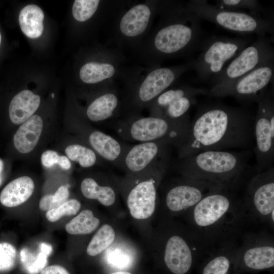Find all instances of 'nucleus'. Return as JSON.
<instances>
[{"label":"nucleus","mask_w":274,"mask_h":274,"mask_svg":"<svg viewBox=\"0 0 274 274\" xmlns=\"http://www.w3.org/2000/svg\"><path fill=\"white\" fill-rule=\"evenodd\" d=\"M159 19L132 51L146 68L161 66L168 59L183 57L198 49L202 41L201 19L186 2L161 1Z\"/></svg>","instance_id":"f257e3e1"},{"label":"nucleus","mask_w":274,"mask_h":274,"mask_svg":"<svg viewBox=\"0 0 274 274\" xmlns=\"http://www.w3.org/2000/svg\"><path fill=\"white\" fill-rule=\"evenodd\" d=\"M254 118L243 108L222 103L198 108L184 143L177 149L178 158L207 151L249 149L254 142Z\"/></svg>","instance_id":"f03ea898"},{"label":"nucleus","mask_w":274,"mask_h":274,"mask_svg":"<svg viewBox=\"0 0 274 274\" xmlns=\"http://www.w3.org/2000/svg\"><path fill=\"white\" fill-rule=\"evenodd\" d=\"M193 64L192 60L169 66L126 67L120 80L123 87L121 89L122 112L120 118L141 115L157 96L192 69Z\"/></svg>","instance_id":"7ed1b4c3"},{"label":"nucleus","mask_w":274,"mask_h":274,"mask_svg":"<svg viewBox=\"0 0 274 274\" xmlns=\"http://www.w3.org/2000/svg\"><path fill=\"white\" fill-rule=\"evenodd\" d=\"M190 118L172 120L149 115L121 118L109 123L124 141L140 143L164 142L177 149L185 141Z\"/></svg>","instance_id":"20e7f679"},{"label":"nucleus","mask_w":274,"mask_h":274,"mask_svg":"<svg viewBox=\"0 0 274 274\" xmlns=\"http://www.w3.org/2000/svg\"><path fill=\"white\" fill-rule=\"evenodd\" d=\"M248 150L207 151L179 159L176 165L185 176L226 182L249 169Z\"/></svg>","instance_id":"39448f33"},{"label":"nucleus","mask_w":274,"mask_h":274,"mask_svg":"<svg viewBox=\"0 0 274 274\" xmlns=\"http://www.w3.org/2000/svg\"><path fill=\"white\" fill-rule=\"evenodd\" d=\"M160 2L128 1L111 20L110 41L114 47L123 51L135 48L151 29L159 13Z\"/></svg>","instance_id":"423d86ee"},{"label":"nucleus","mask_w":274,"mask_h":274,"mask_svg":"<svg viewBox=\"0 0 274 274\" xmlns=\"http://www.w3.org/2000/svg\"><path fill=\"white\" fill-rule=\"evenodd\" d=\"M186 3L201 20L208 21L227 30L244 35L256 34L259 37L273 34L274 24L271 17L221 8L206 0H191Z\"/></svg>","instance_id":"0eeeda50"},{"label":"nucleus","mask_w":274,"mask_h":274,"mask_svg":"<svg viewBox=\"0 0 274 274\" xmlns=\"http://www.w3.org/2000/svg\"><path fill=\"white\" fill-rule=\"evenodd\" d=\"M248 39L212 36L202 40L193 70L199 81L211 83L247 46Z\"/></svg>","instance_id":"6e6552de"},{"label":"nucleus","mask_w":274,"mask_h":274,"mask_svg":"<svg viewBox=\"0 0 274 274\" xmlns=\"http://www.w3.org/2000/svg\"><path fill=\"white\" fill-rule=\"evenodd\" d=\"M169 165V155L160 158L143 172L132 175L133 186L128 191L127 204L131 215L145 219L153 213L156 203L157 183Z\"/></svg>","instance_id":"1a4fd4ad"},{"label":"nucleus","mask_w":274,"mask_h":274,"mask_svg":"<svg viewBox=\"0 0 274 274\" xmlns=\"http://www.w3.org/2000/svg\"><path fill=\"white\" fill-rule=\"evenodd\" d=\"M255 169L260 172L272 166L274 161V89H268L258 102L254 118Z\"/></svg>","instance_id":"9d476101"},{"label":"nucleus","mask_w":274,"mask_h":274,"mask_svg":"<svg viewBox=\"0 0 274 274\" xmlns=\"http://www.w3.org/2000/svg\"><path fill=\"white\" fill-rule=\"evenodd\" d=\"M274 60V49L271 41L265 36L259 37L247 46L227 66L212 83L209 91L227 85L258 67Z\"/></svg>","instance_id":"9b49d317"},{"label":"nucleus","mask_w":274,"mask_h":274,"mask_svg":"<svg viewBox=\"0 0 274 274\" xmlns=\"http://www.w3.org/2000/svg\"><path fill=\"white\" fill-rule=\"evenodd\" d=\"M173 86L151 104L148 108L150 115L172 120L190 118L189 111L197 102V97L208 95L206 88L186 85Z\"/></svg>","instance_id":"f8f14e48"},{"label":"nucleus","mask_w":274,"mask_h":274,"mask_svg":"<svg viewBox=\"0 0 274 274\" xmlns=\"http://www.w3.org/2000/svg\"><path fill=\"white\" fill-rule=\"evenodd\" d=\"M274 60L252 71L237 80L218 89L209 91V96L234 97L238 100L258 102L273 83Z\"/></svg>","instance_id":"ddd939ff"},{"label":"nucleus","mask_w":274,"mask_h":274,"mask_svg":"<svg viewBox=\"0 0 274 274\" xmlns=\"http://www.w3.org/2000/svg\"><path fill=\"white\" fill-rule=\"evenodd\" d=\"M170 145L164 142H143L127 146L120 167L129 175L139 174L157 160L169 155Z\"/></svg>","instance_id":"4468645a"},{"label":"nucleus","mask_w":274,"mask_h":274,"mask_svg":"<svg viewBox=\"0 0 274 274\" xmlns=\"http://www.w3.org/2000/svg\"><path fill=\"white\" fill-rule=\"evenodd\" d=\"M114 83L99 89L98 93L86 109V115L91 122L108 121L120 118L122 112V90Z\"/></svg>","instance_id":"2eb2a0df"},{"label":"nucleus","mask_w":274,"mask_h":274,"mask_svg":"<svg viewBox=\"0 0 274 274\" xmlns=\"http://www.w3.org/2000/svg\"><path fill=\"white\" fill-rule=\"evenodd\" d=\"M230 201L227 196L221 194H213L202 198L194 211V217L200 226L210 225L219 220L227 211Z\"/></svg>","instance_id":"dca6fc26"},{"label":"nucleus","mask_w":274,"mask_h":274,"mask_svg":"<svg viewBox=\"0 0 274 274\" xmlns=\"http://www.w3.org/2000/svg\"><path fill=\"white\" fill-rule=\"evenodd\" d=\"M164 261L168 269L175 274H184L192 263L191 251L180 236H173L168 241L165 250Z\"/></svg>","instance_id":"f3484780"},{"label":"nucleus","mask_w":274,"mask_h":274,"mask_svg":"<svg viewBox=\"0 0 274 274\" xmlns=\"http://www.w3.org/2000/svg\"><path fill=\"white\" fill-rule=\"evenodd\" d=\"M43 127L42 119L37 115L32 116L21 124L13 137L16 149L23 154L30 152L39 142Z\"/></svg>","instance_id":"a211bd4d"},{"label":"nucleus","mask_w":274,"mask_h":274,"mask_svg":"<svg viewBox=\"0 0 274 274\" xmlns=\"http://www.w3.org/2000/svg\"><path fill=\"white\" fill-rule=\"evenodd\" d=\"M39 95L29 90H23L11 100L9 108V117L15 124H21L30 118L39 108Z\"/></svg>","instance_id":"6ab92c4d"},{"label":"nucleus","mask_w":274,"mask_h":274,"mask_svg":"<svg viewBox=\"0 0 274 274\" xmlns=\"http://www.w3.org/2000/svg\"><path fill=\"white\" fill-rule=\"evenodd\" d=\"M34 183L28 176L18 178L8 183L0 194V202L5 207L12 208L25 202L32 195Z\"/></svg>","instance_id":"aec40b11"},{"label":"nucleus","mask_w":274,"mask_h":274,"mask_svg":"<svg viewBox=\"0 0 274 274\" xmlns=\"http://www.w3.org/2000/svg\"><path fill=\"white\" fill-rule=\"evenodd\" d=\"M203 191L198 186L180 185L172 188L167 193L165 201L168 208L179 211L196 204L203 198Z\"/></svg>","instance_id":"412c9836"},{"label":"nucleus","mask_w":274,"mask_h":274,"mask_svg":"<svg viewBox=\"0 0 274 274\" xmlns=\"http://www.w3.org/2000/svg\"><path fill=\"white\" fill-rule=\"evenodd\" d=\"M44 14L36 5H28L20 11L18 21L22 32L27 37L36 39L43 32Z\"/></svg>","instance_id":"4be33fe9"},{"label":"nucleus","mask_w":274,"mask_h":274,"mask_svg":"<svg viewBox=\"0 0 274 274\" xmlns=\"http://www.w3.org/2000/svg\"><path fill=\"white\" fill-rule=\"evenodd\" d=\"M81 191L86 198L97 200L105 206H110L116 199L114 188L109 185H101L92 178H86L80 185Z\"/></svg>","instance_id":"5701e85b"},{"label":"nucleus","mask_w":274,"mask_h":274,"mask_svg":"<svg viewBox=\"0 0 274 274\" xmlns=\"http://www.w3.org/2000/svg\"><path fill=\"white\" fill-rule=\"evenodd\" d=\"M246 265L254 269H263L274 265V248L272 247H260L249 249L245 254Z\"/></svg>","instance_id":"b1692460"},{"label":"nucleus","mask_w":274,"mask_h":274,"mask_svg":"<svg viewBox=\"0 0 274 274\" xmlns=\"http://www.w3.org/2000/svg\"><path fill=\"white\" fill-rule=\"evenodd\" d=\"M99 223V219L94 216L91 211L85 210L67 222L65 228L72 234H88L95 230Z\"/></svg>","instance_id":"393cba45"},{"label":"nucleus","mask_w":274,"mask_h":274,"mask_svg":"<svg viewBox=\"0 0 274 274\" xmlns=\"http://www.w3.org/2000/svg\"><path fill=\"white\" fill-rule=\"evenodd\" d=\"M253 200L257 210L263 215L269 214L274 210V183L263 182L255 189Z\"/></svg>","instance_id":"a878e982"},{"label":"nucleus","mask_w":274,"mask_h":274,"mask_svg":"<svg viewBox=\"0 0 274 274\" xmlns=\"http://www.w3.org/2000/svg\"><path fill=\"white\" fill-rule=\"evenodd\" d=\"M65 153L69 159L77 162L84 168L93 166L99 159H102L91 147L81 144L68 145L65 149Z\"/></svg>","instance_id":"bb28decb"},{"label":"nucleus","mask_w":274,"mask_h":274,"mask_svg":"<svg viewBox=\"0 0 274 274\" xmlns=\"http://www.w3.org/2000/svg\"><path fill=\"white\" fill-rule=\"evenodd\" d=\"M115 233L108 224L103 225L92 238L87 248V253L95 256L107 249L113 242Z\"/></svg>","instance_id":"cd10ccee"},{"label":"nucleus","mask_w":274,"mask_h":274,"mask_svg":"<svg viewBox=\"0 0 274 274\" xmlns=\"http://www.w3.org/2000/svg\"><path fill=\"white\" fill-rule=\"evenodd\" d=\"M99 0H76L72 6L74 18L79 22H84L92 18L106 4Z\"/></svg>","instance_id":"c85d7f7f"},{"label":"nucleus","mask_w":274,"mask_h":274,"mask_svg":"<svg viewBox=\"0 0 274 274\" xmlns=\"http://www.w3.org/2000/svg\"><path fill=\"white\" fill-rule=\"evenodd\" d=\"M216 5L226 9L248 10L253 15L265 17L263 14L265 13V10L260 2L256 0H218L216 1Z\"/></svg>","instance_id":"c756f323"},{"label":"nucleus","mask_w":274,"mask_h":274,"mask_svg":"<svg viewBox=\"0 0 274 274\" xmlns=\"http://www.w3.org/2000/svg\"><path fill=\"white\" fill-rule=\"evenodd\" d=\"M106 258L108 264L118 269H127L133 262V256L128 251L120 248L108 250Z\"/></svg>","instance_id":"7c9ffc66"},{"label":"nucleus","mask_w":274,"mask_h":274,"mask_svg":"<svg viewBox=\"0 0 274 274\" xmlns=\"http://www.w3.org/2000/svg\"><path fill=\"white\" fill-rule=\"evenodd\" d=\"M69 191L65 186H61L53 195L43 196L39 202L42 211H49L57 208L66 202L69 197Z\"/></svg>","instance_id":"2f4dec72"},{"label":"nucleus","mask_w":274,"mask_h":274,"mask_svg":"<svg viewBox=\"0 0 274 274\" xmlns=\"http://www.w3.org/2000/svg\"><path fill=\"white\" fill-rule=\"evenodd\" d=\"M80 208V201L75 199H72L67 200L57 208L48 211L46 214V217L49 221L54 222L64 216L76 215Z\"/></svg>","instance_id":"473e14b6"},{"label":"nucleus","mask_w":274,"mask_h":274,"mask_svg":"<svg viewBox=\"0 0 274 274\" xmlns=\"http://www.w3.org/2000/svg\"><path fill=\"white\" fill-rule=\"evenodd\" d=\"M17 251L8 243H0V271L11 270L16 262Z\"/></svg>","instance_id":"72a5a7b5"},{"label":"nucleus","mask_w":274,"mask_h":274,"mask_svg":"<svg viewBox=\"0 0 274 274\" xmlns=\"http://www.w3.org/2000/svg\"><path fill=\"white\" fill-rule=\"evenodd\" d=\"M42 164L47 167H50L57 164L62 168L68 170L71 168L72 164L69 159L65 156H60L53 150H47L43 153L41 156Z\"/></svg>","instance_id":"f704fd0d"},{"label":"nucleus","mask_w":274,"mask_h":274,"mask_svg":"<svg viewBox=\"0 0 274 274\" xmlns=\"http://www.w3.org/2000/svg\"><path fill=\"white\" fill-rule=\"evenodd\" d=\"M48 256L41 250L39 253L36 254V253L30 252L28 249L24 248L20 253L21 261L23 262L26 261L28 262H30V266L32 268L35 267L36 271L42 270L44 268L47 262Z\"/></svg>","instance_id":"c9c22d12"},{"label":"nucleus","mask_w":274,"mask_h":274,"mask_svg":"<svg viewBox=\"0 0 274 274\" xmlns=\"http://www.w3.org/2000/svg\"><path fill=\"white\" fill-rule=\"evenodd\" d=\"M229 265L227 258L225 256L217 257L206 265L202 274H226Z\"/></svg>","instance_id":"e433bc0d"},{"label":"nucleus","mask_w":274,"mask_h":274,"mask_svg":"<svg viewBox=\"0 0 274 274\" xmlns=\"http://www.w3.org/2000/svg\"><path fill=\"white\" fill-rule=\"evenodd\" d=\"M40 274H70V273L62 266L51 265L44 268Z\"/></svg>","instance_id":"4c0bfd02"},{"label":"nucleus","mask_w":274,"mask_h":274,"mask_svg":"<svg viewBox=\"0 0 274 274\" xmlns=\"http://www.w3.org/2000/svg\"><path fill=\"white\" fill-rule=\"evenodd\" d=\"M3 166H4V164H3V162L2 161V160H1L0 159V185H1V183H2V180H1V174L3 170Z\"/></svg>","instance_id":"58836bf2"},{"label":"nucleus","mask_w":274,"mask_h":274,"mask_svg":"<svg viewBox=\"0 0 274 274\" xmlns=\"http://www.w3.org/2000/svg\"><path fill=\"white\" fill-rule=\"evenodd\" d=\"M110 274H131V273L129 272L121 271H117V272H113Z\"/></svg>","instance_id":"ea45409f"},{"label":"nucleus","mask_w":274,"mask_h":274,"mask_svg":"<svg viewBox=\"0 0 274 274\" xmlns=\"http://www.w3.org/2000/svg\"><path fill=\"white\" fill-rule=\"evenodd\" d=\"M271 212H272V214H271V217H272V220H274V217H273V216H274V215H274V214H273L274 210H273Z\"/></svg>","instance_id":"a19ab883"},{"label":"nucleus","mask_w":274,"mask_h":274,"mask_svg":"<svg viewBox=\"0 0 274 274\" xmlns=\"http://www.w3.org/2000/svg\"><path fill=\"white\" fill-rule=\"evenodd\" d=\"M1 40H2V36H1V33L0 32V45H1Z\"/></svg>","instance_id":"79ce46f5"}]
</instances>
